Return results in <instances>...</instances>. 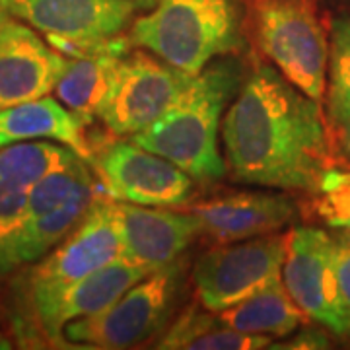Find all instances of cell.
<instances>
[{
	"label": "cell",
	"mask_w": 350,
	"mask_h": 350,
	"mask_svg": "<svg viewBox=\"0 0 350 350\" xmlns=\"http://www.w3.org/2000/svg\"><path fill=\"white\" fill-rule=\"evenodd\" d=\"M226 162L239 181L321 193L331 152L319 101L271 66H259L222 123Z\"/></svg>",
	"instance_id": "obj_1"
},
{
	"label": "cell",
	"mask_w": 350,
	"mask_h": 350,
	"mask_svg": "<svg viewBox=\"0 0 350 350\" xmlns=\"http://www.w3.org/2000/svg\"><path fill=\"white\" fill-rule=\"evenodd\" d=\"M239 86L236 63H214L193 76L181 96L162 117L131 140L160 154L197 181H214L226 174L218 152L220 119Z\"/></svg>",
	"instance_id": "obj_2"
},
{
	"label": "cell",
	"mask_w": 350,
	"mask_h": 350,
	"mask_svg": "<svg viewBox=\"0 0 350 350\" xmlns=\"http://www.w3.org/2000/svg\"><path fill=\"white\" fill-rule=\"evenodd\" d=\"M129 39L197 76L213 59L238 47V10L234 0H160L133 24Z\"/></svg>",
	"instance_id": "obj_3"
},
{
	"label": "cell",
	"mask_w": 350,
	"mask_h": 350,
	"mask_svg": "<svg viewBox=\"0 0 350 350\" xmlns=\"http://www.w3.org/2000/svg\"><path fill=\"white\" fill-rule=\"evenodd\" d=\"M255 31L278 72L312 100L325 92L327 38L310 0H253Z\"/></svg>",
	"instance_id": "obj_4"
},
{
	"label": "cell",
	"mask_w": 350,
	"mask_h": 350,
	"mask_svg": "<svg viewBox=\"0 0 350 350\" xmlns=\"http://www.w3.org/2000/svg\"><path fill=\"white\" fill-rule=\"evenodd\" d=\"M183 280V262L174 261L138 280L107 310L70 321L64 338L90 349H131L154 337L174 308Z\"/></svg>",
	"instance_id": "obj_5"
},
{
	"label": "cell",
	"mask_w": 350,
	"mask_h": 350,
	"mask_svg": "<svg viewBox=\"0 0 350 350\" xmlns=\"http://www.w3.org/2000/svg\"><path fill=\"white\" fill-rule=\"evenodd\" d=\"M123 259V243L115 218V202L94 199L75 230L49 251L29 276V300L33 312L55 300L63 290Z\"/></svg>",
	"instance_id": "obj_6"
},
{
	"label": "cell",
	"mask_w": 350,
	"mask_h": 350,
	"mask_svg": "<svg viewBox=\"0 0 350 350\" xmlns=\"http://www.w3.org/2000/svg\"><path fill=\"white\" fill-rule=\"evenodd\" d=\"M282 273L301 312L337 337H350V304L338 284L335 238L317 228H294L286 236Z\"/></svg>",
	"instance_id": "obj_7"
},
{
	"label": "cell",
	"mask_w": 350,
	"mask_h": 350,
	"mask_svg": "<svg viewBox=\"0 0 350 350\" xmlns=\"http://www.w3.org/2000/svg\"><path fill=\"white\" fill-rule=\"evenodd\" d=\"M286 236H265L204 253L193 269V284L204 310L220 313L282 278Z\"/></svg>",
	"instance_id": "obj_8"
},
{
	"label": "cell",
	"mask_w": 350,
	"mask_h": 350,
	"mask_svg": "<svg viewBox=\"0 0 350 350\" xmlns=\"http://www.w3.org/2000/svg\"><path fill=\"white\" fill-rule=\"evenodd\" d=\"M193 75L144 51L125 55L117 68L109 100L101 111L105 126L133 137L156 123L191 84Z\"/></svg>",
	"instance_id": "obj_9"
},
{
	"label": "cell",
	"mask_w": 350,
	"mask_h": 350,
	"mask_svg": "<svg viewBox=\"0 0 350 350\" xmlns=\"http://www.w3.org/2000/svg\"><path fill=\"white\" fill-rule=\"evenodd\" d=\"M10 8L68 57L100 49L125 29L137 10L131 0H12Z\"/></svg>",
	"instance_id": "obj_10"
},
{
	"label": "cell",
	"mask_w": 350,
	"mask_h": 350,
	"mask_svg": "<svg viewBox=\"0 0 350 350\" xmlns=\"http://www.w3.org/2000/svg\"><path fill=\"white\" fill-rule=\"evenodd\" d=\"M90 163L103 191L115 200L140 206H179L193 195V177L160 154L135 142H115L94 152Z\"/></svg>",
	"instance_id": "obj_11"
},
{
	"label": "cell",
	"mask_w": 350,
	"mask_h": 350,
	"mask_svg": "<svg viewBox=\"0 0 350 350\" xmlns=\"http://www.w3.org/2000/svg\"><path fill=\"white\" fill-rule=\"evenodd\" d=\"M68 59L53 51L38 33L8 20L0 25V109L51 94Z\"/></svg>",
	"instance_id": "obj_12"
},
{
	"label": "cell",
	"mask_w": 350,
	"mask_h": 350,
	"mask_svg": "<svg viewBox=\"0 0 350 350\" xmlns=\"http://www.w3.org/2000/svg\"><path fill=\"white\" fill-rule=\"evenodd\" d=\"M115 218L123 257L150 271L177 261L200 232L193 213H172L158 206L115 202Z\"/></svg>",
	"instance_id": "obj_13"
},
{
	"label": "cell",
	"mask_w": 350,
	"mask_h": 350,
	"mask_svg": "<svg viewBox=\"0 0 350 350\" xmlns=\"http://www.w3.org/2000/svg\"><path fill=\"white\" fill-rule=\"evenodd\" d=\"M70 154L68 146L51 142H18L0 148V275L10 271V245L24 222L36 183Z\"/></svg>",
	"instance_id": "obj_14"
},
{
	"label": "cell",
	"mask_w": 350,
	"mask_h": 350,
	"mask_svg": "<svg viewBox=\"0 0 350 350\" xmlns=\"http://www.w3.org/2000/svg\"><path fill=\"white\" fill-rule=\"evenodd\" d=\"M200 232L220 243L259 238L278 232L294 220L296 208L282 195L238 193L193 206Z\"/></svg>",
	"instance_id": "obj_15"
},
{
	"label": "cell",
	"mask_w": 350,
	"mask_h": 350,
	"mask_svg": "<svg viewBox=\"0 0 350 350\" xmlns=\"http://www.w3.org/2000/svg\"><path fill=\"white\" fill-rule=\"evenodd\" d=\"M150 273V269L126 261L125 257L101 267L96 273L63 290L55 300L36 312L41 329L49 335L51 340H63L64 327L70 321L107 310L129 288Z\"/></svg>",
	"instance_id": "obj_16"
},
{
	"label": "cell",
	"mask_w": 350,
	"mask_h": 350,
	"mask_svg": "<svg viewBox=\"0 0 350 350\" xmlns=\"http://www.w3.org/2000/svg\"><path fill=\"white\" fill-rule=\"evenodd\" d=\"M129 43L131 39L115 36L98 51L68 59L55 92L59 101L84 125L101 117L113 90L117 68L129 51Z\"/></svg>",
	"instance_id": "obj_17"
},
{
	"label": "cell",
	"mask_w": 350,
	"mask_h": 350,
	"mask_svg": "<svg viewBox=\"0 0 350 350\" xmlns=\"http://www.w3.org/2000/svg\"><path fill=\"white\" fill-rule=\"evenodd\" d=\"M84 126L68 107L43 96L0 109V148L27 140H57L90 162L94 150L84 135Z\"/></svg>",
	"instance_id": "obj_18"
},
{
	"label": "cell",
	"mask_w": 350,
	"mask_h": 350,
	"mask_svg": "<svg viewBox=\"0 0 350 350\" xmlns=\"http://www.w3.org/2000/svg\"><path fill=\"white\" fill-rule=\"evenodd\" d=\"M218 315L226 325L241 333L267 337H286L310 319L290 296L282 278H276L269 286Z\"/></svg>",
	"instance_id": "obj_19"
},
{
	"label": "cell",
	"mask_w": 350,
	"mask_h": 350,
	"mask_svg": "<svg viewBox=\"0 0 350 350\" xmlns=\"http://www.w3.org/2000/svg\"><path fill=\"white\" fill-rule=\"evenodd\" d=\"M94 199V185H88L49 213L36 218H24L8 253L10 271L18 265L39 261L51 250H55L84 218Z\"/></svg>",
	"instance_id": "obj_20"
},
{
	"label": "cell",
	"mask_w": 350,
	"mask_h": 350,
	"mask_svg": "<svg viewBox=\"0 0 350 350\" xmlns=\"http://www.w3.org/2000/svg\"><path fill=\"white\" fill-rule=\"evenodd\" d=\"M273 337L241 333L226 325L222 317L214 312H200L189 308L179 319L167 329L156 349L170 350H255L271 347Z\"/></svg>",
	"instance_id": "obj_21"
},
{
	"label": "cell",
	"mask_w": 350,
	"mask_h": 350,
	"mask_svg": "<svg viewBox=\"0 0 350 350\" xmlns=\"http://www.w3.org/2000/svg\"><path fill=\"white\" fill-rule=\"evenodd\" d=\"M327 107L337 129L350 125V20L333 25Z\"/></svg>",
	"instance_id": "obj_22"
},
{
	"label": "cell",
	"mask_w": 350,
	"mask_h": 350,
	"mask_svg": "<svg viewBox=\"0 0 350 350\" xmlns=\"http://www.w3.org/2000/svg\"><path fill=\"white\" fill-rule=\"evenodd\" d=\"M319 213L331 226L350 230V179L333 172L327 179Z\"/></svg>",
	"instance_id": "obj_23"
},
{
	"label": "cell",
	"mask_w": 350,
	"mask_h": 350,
	"mask_svg": "<svg viewBox=\"0 0 350 350\" xmlns=\"http://www.w3.org/2000/svg\"><path fill=\"white\" fill-rule=\"evenodd\" d=\"M335 267H337L338 284L350 304V230L335 238Z\"/></svg>",
	"instance_id": "obj_24"
},
{
	"label": "cell",
	"mask_w": 350,
	"mask_h": 350,
	"mask_svg": "<svg viewBox=\"0 0 350 350\" xmlns=\"http://www.w3.org/2000/svg\"><path fill=\"white\" fill-rule=\"evenodd\" d=\"M338 138H340V148L350 160V125L338 129Z\"/></svg>",
	"instance_id": "obj_25"
},
{
	"label": "cell",
	"mask_w": 350,
	"mask_h": 350,
	"mask_svg": "<svg viewBox=\"0 0 350 350\" xmlns=\"http://www.w3.org/2000/svg\"><path fill=\"white\" fill-rule=\"evenodd\" d=\"M10 4H12V0H0V25L4 24V22H8L10 16H12Z\"/></svg>",
	"instance_id": "obj_26"
},
{
	"label": "cell",
	"mask_w": 350,
	"mask_h": 350,
	"mask_svg": "<svg viewBox=\"0 0 350 350\" xmlns=\"http://www.w3.org/2000/svg\"><path fill=\"white\" fill-rule=\"evenodd\" d=\"M137 8H142V10H152L160 0H131Z\"/></svg>",
	"instance_id": "obj_27"
},
{
	"label": "cell",
	"mask_w": 350,
	"mask_h": 350,
	"mask_svg": "<svg viewBox=\"0 0 350 350\" xmlns=\"http://www.w3.org/2000/svg\"><path fill=\"white\" fill-rule=\"evenodd\" d=\"M12 349V345H10V340L8 338H4L0 335V350H8Z\"/></svg>",
	"instance_id": "obj_28"
}]
</instances>
